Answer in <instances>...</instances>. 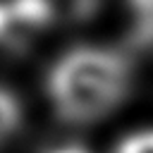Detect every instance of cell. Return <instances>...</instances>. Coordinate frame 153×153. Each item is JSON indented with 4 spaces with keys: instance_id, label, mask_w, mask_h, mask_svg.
<instances>
[{
    "instance_id": "277c9868",
    "label": "cell",
    "mask_w": 153,
    "mask_h": 153,
    "mask_svg": "<svg viewBox=\"0 0 153 153\" xmlns=\"http://www.w3.org/2000/svg\"><path fill=\"white\" fill-rule=\"evenodd\" d=\"M22 105L14 98V93H10L7 88L0 86V143L5 139H10L19 124H22Z\"/></svg>"
},
{
    "instance_id": "3957f363",
    "label": "cell",
    "mask_w": 153,
    "mask_h": 153,
    "mask_svg": "<svg viewBox=\"0 0 153 153\" xmlns=\"http://www.w3.org/2000/svg\"><path fill=\"white\" fill-rule=\"evenodd\" d=\"M31 2L38 7L48 26L88 22L100 7V0H31Z\"/></svg>"
},
{
    "instance_id": "7a4b0ae2",
    "label": "cell",
    "mask_w": 153,
    "mask_h": 153,
    "mask_svg": "<svg viewBox=\"0 0 153 153\" xmlns=\"http://www.w3.org/2000/svg\"><path fill=\"white\" fill-rule=\"evenodd\" d=\"M48 29V22L31 0H0V45L12 53L29 50Z\"/></svg>"
},
{
    "instance_id": "8992f818",
    "label": "cell",
    "mask_w": 153,
    "mask_h": 153,
    "mask_svg": "<svg viewBox=\"0 0 153 153\" xmlns=\"http://www.w3.org/2000/svg\"><path fill=\"white\" fill-rule=\"evenodd\" d=\"M50 153H88L84 146H76V143H67V146H57L55 151H50Z\"/></svg>"
},
{
    "instance_id": "5b68a950",
    "label": "cell",
    "mask_w": 153,
    "mask_h": 153,
    "mask_svg": "<svg viewBox=\"0 0 153 153\" xmlns=\"http://www.w3.org/2000/svg\"><path fill=\"white\" fill-rule=\"evenodd\" d=\"M115 153H153V129L136 131V134L127 136L115 148Z\"/></svg>"
},
{
    "instance_id": "6da1fadb",
    "label": "cell",
    "mask_w": 153,
    "mask_h": 153,
    "mask_svg": "<svg viewBox=\"0 0 153 153\" xmlns=\"http://www.w3.org/2000/svg\"><path fill=\"white\" fill-rule=\"evenodd\" d=\"M134 67L127 53L108 45H76L48 72L55 112L74 124H91L115 112L129 96Z\"/></svg>"
}]
</instances>
